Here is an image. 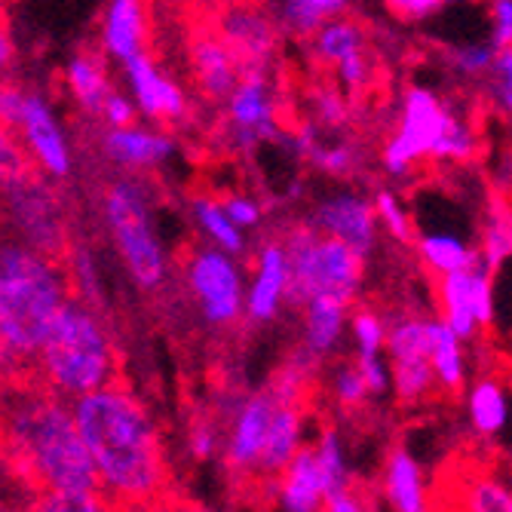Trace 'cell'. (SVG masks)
<instances>
[{
	"label": "cell",
	"instance_id": "obj_49",
	"mask_svg": "<svg viewBox=\"0 0 512 512\" xmlns=\"http://www.w3.org/2000/svg\"><path fill=\"white\" fill-rule=\"evenodd\" d=\"M135 114H138L135 102H129L126 96H120L117 89H111L99 117H105L108 126H129V123H135Z\"/></svg>",
	"mask_w": 512,
	"mask_h": 512
},
{
	"label": "cell",
	"instance_id": "obj_45",
	"mask_svg": "<svg viewBox=\"0 0 512 512\" xmlns=\"http://www.w3.org/2000/svg\"><path fill=\"white\" fill-rule=\"evenodd\" d=\"M384 4L402 22H424L436 13H442L451 0H384Z\"/></svg>",
	"mask_w": 512,
	"mask_h": 512
},
{
	"label": "cell",
	"instance_id": "obj_46",
	"mask_svg": "<svg viewBox=\"0 0 512 512\" xmlns=\"http://www.w3.org/2000/svg\"><path fill=\"white\" fill-rule=\"evenodd\" d=\"M356 368H359V375L368 387V396H381L387 393L390 387V365L381 359V353H368V356H359L356 359Z\"/></svg>",
	"mask_w": 512,
	"mask_h": 512
},
{
	"label": "cell",
	"instance_id": "obj_41",
	"mask_svg": "<svg viewBox=\"0 0 512 512\" xmlns=\"http://www.w3.org/2000/svg\"><path fill=\"white\" fill-rule=\"evenodd\" d=\"M307 160L319 169V172H329L335 178H344L353 172V163H356V151L350 145H335V148H322V145H313Z\"/></svg>",
	"mask_w": 512,
	"mask_h": 512
},
{
	"label": "cell",
	"instance_id": "obj_31",
	"mask_svg": "<svg viewBox=\"0 0 512 512\" xmlns=\"http://www.w3.org/2000/svg\"><path fill=\"white\" fill-rule=\"evenodd\" d=\"M347 0H283V25L295 37H310L329 19L344 16Z\"/></svg>",
	"mask_w": 512,
	"mask_h": 512
},
{
	"label": "cell",
	"instance_id": "obj_33",
	"mask_svg": "<svg viewBox=\"0 0 512 512\" xmlns=\"http://www.w3.org/2000/svg\"><path fill=\"white\" fill-rule=\"evenodd\" d=\"M470 417L482 436H497L506 424V393L497 381H482L470 393Z\"/></svg>",
	"mask_w": 512,
	"mask_h": 512
},
{
	"label": "cell",
	"instance_id": "obj_52",
	"mask_svg": "<svg viewBox=\"0 0 512 512\" xmlns=\"http://www.w3.org/2000/svg\"><path fill=\"white\" fill-rule=\"evenodd\" d=\"M191 451L197 460H209L215 454V430L209 424H197L191 433Z\"/></svg>",
	"mask_w": 512,
	"mask_h": 512
},
{
	"label": "cell",
	"instance_id": "obj_39",
	"mask_svg": "<svg viewBox=\"0 0 512 512\" xmlns=\"http://www.w3.org/2000/svg\"><path fill=\"white\" fill-rule=\"evenodd\" d=\"M350 325H353V338H356V350H359V356L381 353V350H384L387 325H384V319H381L375 310H359V313H353Z\"/></svg>",
	"mask_w": 512,
	"mask_h": 512
},
{
	"label": "cell",
	"instance_id": "obj_35",
	"mask_svg": "<svg viewBox=\"0 0 512 512\" xmlns=\"http://www.w3.org/2000/svg\"><path fill=\"white\" fill-rule=\"evenodd\" d=\"M512 252V227H509V215H506V206L494 209V215L488 218L485 224V234H482V264L497 273L503 267V261L509 258Z\"/></svg>",
	"mask_w": 512,
	"mask_h": 512
},
{
	"label": "cell",
	"instance_id": "obj_48",
	"mask_svg": "<svg viewBox=\"0 0 512 512\" xmlns=\"http://www.w3.org/2000/svg\"><path fill=\"white\" fill-rule=\"evenodd\" d=\"M316 114L325 126H344L350 117V105L341 92L325 89V92H316Z\"/></svg>",
	"mask_w": 512,
	"mask_h": 512
},
{
	"label": "cell",
	"instance_id": "obj_34",
	"mask_svg": "<svg viewBox=\"0 0 512 512\" xmlns=\"http://www.w3.org/2000/svg\"><path fill=\"white\" fill-rule=\"evenodd\" d=\"M390 378L399 402H424L430 393H436V375L430 359H402L390 362Z\"/></svg>",
	"mask_w": 512,
	"mask_h": 512
},
{
	"label": "cell",
	"instance_id": "obj_54",
	"mask_svg": "<svg viewBox=\"0 0 512 512\" xmlns=\"http://www.w3.org/2000/svg\"><path fill=\"white\" fill-rule=\"evenodd\" d=\"M467 4H479V0H467Z\"/></svg>",
	"mask_w": 512,
	"mask_h": 512
},
{
	"label": "cell",
	"instance_id": "obj_6",
	"mask_svg": "<svg viewBox=\"0 0 512 512\" xmlns=\"http://www.w3.org/2000/svg\"><path fill=\"white\" fill-rule=\"evenodd\" d=\"M105 218L114 246L138 289L157 292L166 279V252L154 230L148 194L138 181H114L105 194Z\"/></svg>",
	"mask_w": 512,
	"mask_h": 512
},
{
	"label": "cell",
	"instance_id": "obj_51",
	"mask_svg": "<svg viewBox=\"0 0 512 512\" xmlns=\"http://www.w3.org/2000/svg\"><path fill=\"white\" fill-rule=\"evenodd\" d=\"M16 68V43H13V31L7 16L0 13V80L10 77V71Z\"/></svg>",
	"mask_w": 512,
	"mask_h": 512
},
{
	"label": "cell",
	"instance_id": "obj_32",
	"mask_svg": "<svg viewBox=\"0 0 512 512\" xmlns=\"http://www.w3.org/2000/svg\"><path fill=\"white\" fill-rule=\"evenodd\" d=\"M194 215H197V224L206 230V237H209L218 249H224V252H230V255H240V252L246 249L243 230L224 215V209H221L218 200H212V197H197V200H194Z\"/></svg>",
	"mask_w": 512,
	"mask_h": 512
},
{
	"label": "cell",
	"instance_id": "obj_43",
	"mask_svg": "<svg viewBox=\"0 0 512 512\" xmlns=\"http://www.w3.org/2000/svg\"><path fill=\"white\" fill-rule=\"evenodd\" d=\"M467 509H476V512H509L512 500H509V491L497 482H476L467 488V500H463Z\"/></svg>",
	"mask_w": 512,
	"mask_h": 512
},
{
	"label": "cell",
	"instance_id": "obj_25",
	"mask_svg": "<svg viewBox=\"0 0 512 512\" xmlns=\"http://www.w3.org/2000/svg\"><path fill=\"white\" fill-rule=\"evenodd\" d=\"M439 310H442V322L460 341L476 338L479 322L470 304V267L439 276Z\"/></svg>",
	"mask_w": 512,
	"mask_h": 512
},
{
	"label": "cell",
	"instance_id": "obj_16",
	"mask_svg": "<svg viewBox=\"0 0 512 512\" xmlns=\"http://www.w3.org/2000/svg\"><path fill=\"white\" fill-rule=\"evenodd\" d=\"M102 151L123 169H154L175 154V142L166 132L142 126H111L102 138Z\"/></svg>",
	"mask_w": 512,
	"mask_h": 512
},
{
	"label": "cell",
	"instance_id": "obj_50",
	"mask_svg": "<svg viewBox=\"0 0 512 512\" xmlns=\"http://www.w3.org/2000/svg\"><path fill=\"white\" fill-rule=\"evenodd\" d=\"M491 31L494 46H509L512 40V0H491Z\"/></svg>",
	"mask_w": 512,
	"mask_h": 512
},
{
	"label": "cell",
	"instance_id": "obj_8",
	"mask_svg": "<svg viewBox=\"0 0 512 512\" xmlns=\"http://www.w3.org/2000/svg\"><path fill=\"white\" fill-rule=\"evenodd\" d=\"M448 105L430 89H408L402 102V120L399 129L384 148V166L390 175H408L414 163H421L433 154V145L439 138L442 120Z\"/></svg>",
	"mask_w": 512,
	"mask_h": 512
},
{
	"label": "cell",
	"instance_id": "obj_23",
	"mask_svg": "<svg viewBox=\"0 0 512 512\" xmlns=\"http://www.w3.org/2000/svg\"><path fill=\"white\" fill-rule=\"evenodd\" d=\"M65 83L71 89L74 102L86 111V114H102V105L108 99V92L114 89L111 86V77H108V68H105V59L99 53H77L68 68H65Z\"/></svg>",
	"mask_w": 512,
	"mask_h": 512
},
{
	"label": "cell",
	"instance_id": "obj_17",
	"mask_svg": "<svg viewBox=\"0 0 512 512\" xmlns=\"http://www.w3.org/2000/svg\"><path fill=\"white\" fill-rule=\"evenodd\" d=\"M273 405H276L273 390L258 393L246 399L240 414L234 417V430H230V439H227V463L234 473H255Z\"/></svg>",
	"mask_w": 512,
	"mask_h": 512
},
{
	"label": "cell",
	"instance_id": "obj_14",
	"mask_svg": "<svg viewBox=\"0 0 512 512\" xmlns=\"http://www.w3.org/2000/svg\"><path fill=\"white\" fill-rule=\"evenodd\" d=\"M218 37L224 40L227 50L234 53L240 71L243 68H264V62L276 50V28L270 25V19L264 13H258L252 7L227 10L221 19Z\"/></svg>",
	"mask_w": 512,
	"mask_h": 512
},
{
	"label": "cell",
	"instance_id": "obj_9",
	"mask_svg": "<svg viewBox=\"0 0 512 512\" xmlns=\"http://www.w3.org/2000/svg\"><path fill=\"white\" fill-rule=\"evenodd\" d=\"M191 292L212 325H234L243 313V279L234 255L224 249H197L188 267Z\"/></svg>",
	"mask_w": 512,
	"mask_h": 512
},
{
	"label": "cell",
	"instance_id": "obj_22",
	"mask_svg": "<svg viewBox=\"0 0 512 512\" xmlns=\"http://www.w3.org/2000/svg\"><path fill=\"white\" fill-rule=\"evenodd\" d=\"M304 350L313 359L329 356L347 325V304L335 301V298H310L304 307Z\"/></svg>",
	"mask_w": 512,
	"mask_h": 512
},
{
	"label": "cell",
	"instance_id": "obj_21",
	"mask_svg": "<svg viewBox=\"0 0 512 512\" xmlns=\"http://www.w3.org/2000/svg\"><path fill=\"white\" fill-rule=\"evenodd\" d=\"M145 4L142 0H111L102 22V46L108 56L126 62L145 50Z\"/></svg>",
	"mask_w": 512,
	"mask_h": 512
},
{
	"label": "cell",
	"instance_id": "obj_12",
	"mask_svg": "<svg viewBox=\"0 0 512 512\" xmlns=\"http://www.w3.org/2000/svg\"><path fill=\"white\" fill-rule=\"evenodd\" d=\"M316 230L341 240L362 258L378 246V215L375 203L359 194H338L322 200L310 221Z\"/></svg>",
	"mask_w": 512,
	"mask_h": 512
},
{
	"label": "cell",
	"instance_id": "obj_24",
	"mask_svg": "<svg viewBox=\"0 0 512 512\" xmlns=\"http://www.w3.org/2000/svg\"><path fill=\"white\" fill-rule=\"evenodd\" d=\"M384 494H387L390 506L399 512H424L427 509V488H424L421 463L402 448H396L387 460Z\"/></svg>",
	"mask_w": 512,
	"mask_h": 512
},
{
	"label": "cell",
	"instance_id": "obj_1",
	"mask_svg": "<svg viewBox=\"0 0 512 512\" xmlns=\"http://www.w3.org/2000/svg\"><path fill=\"white\" fill-rule=\"evenodd\" d=\"M0 439L13 467L46 497L34 503L37 509H108L68 399H59L46 387L31 390L28 384L0 396Z\"/></svg>",
	"mask_w": 512,
	"mask_h": 512
},
{
	"label": "cell",
	"instance_id": "obj_26",
	"mask_svg": "<svg viewBox=\"0 0 512 512\" xmlns=\"http://www.w3.org/2000/svg\"><path fill=\"white\" fill-rule=\"evenodd\" d=\"M427 329H430V365L436 375V387L445 393H457L463 381H467L460 338L442 319H427Z\"/></svg>",
	"mask_w": 512,
	"mask_h": 512
},
{
	"label": "cell",
	"instance_id": "obj_29",
	"mask_svg": "<svg viewBox=\"0 0 512 512\" xmlns=\"http://www.w3.org/2000/svg\"><path fill=\"white\" fill-rule=\"evenodd\" d=\"M476 154H479L476 129L470 126V120H463L454 108H448L430 157L448 160V163H470Z\"/></svg>",
	"mask_w": 512,
	"mask_h": 512
},
{
	"label": "cell",
	"instance_id": "obj_3",
	"mask_svg": "<svg viewBox=\"0 0 512 512\" xmlns=\"http://www.w3.org/2000/svg\"><path fill=\"white\" fill-rule=\"evenodd\" d=\"M71 298L68 273L59 258L22 240H0V359L4 375L31 371L40 344Z\"/></svg>",
	"mask_w": 512,
	"mask_h": 512
},
{
	"label": "cell",
	"instance_id": "obj_30",
	"mask_svg": "<svg viewBox=\"0 0 512 512\" xmlns=\"http://www.w3.org/2000/svg\"><path fill=\"white\" fill-rule=\"evenodd\" d=\"M313 457H316V467H319V476H322L325 497L353 485L350 467H347V460H344V448H341V436L332 427L319 433V439L313 445Z\"/></svg>",
	"mask_w": 512,
	"mask_h": 512
},
{
	"label": "cell",
	"instance_id": "obj_7",
	"mask_svg": "<svg viewBox=\"0 0 512 512\" xmlns=\"http://www.w3.org/2000/svg\"><path fill=\"white\" fill-rule=\"evenodd\" d=\"M7 209V221L16 230V240L25 246L50 255V258H65L71 237H68V224L62 212V200L50 178H43L40 169H28L7 181L0 188Z\"/></svg>",
	"mask_w": 512,
	"mask_h": 512
},
{
	"label": "cell",
	"instance_id": "obj_20",
	"mask_svg": "<svg viewBox=\"0 0 512 512\" xmlns=\"http://www.w3.org/2000/svg\"><path fill=\"white\" fill-rule=\"evenodd\" d=\"M276 497L279 506L289 512H313L322 509V476L316 467L313 448H298L295 457L283 467V473L276 476Z\"/></svg>",
	"mask_w": 512,
	"mask_h": 512
},
{
	"label": "cell",
	"instance_id": "obj_27",
	"mask_svg": "<svg viewBox=\"0 0 512 512\" xmlns=\"http://www.w3.org/2000/svg\"><path fill=\"white\" fill-rule=\"evenodd\" d=\"M310 50H313V59L322 62V65H332L341 62L347 53L359 50V46H365V34L356 22L338 16V19H329L322 28H316L310 34Z\"/></svg>",
	"mask_w": 512,
	"mask_h": 512
},
{
	"label": "cell",
	"instance_id": "obj_28",
	"mask_svg": "<svg viewBox=\"0 0 512 512\" xmlns=\"http://www.w3.org/2000/svg\"><path fill=\"white\" fill-rule=\"evenodd\" d=\"M417 255L421 261L433 270V273H451V270H463L473 261H479V252L473 246H467L454 234H430L417 240Z\"/></svg>",
	"mask_w": 512,
	"mask_h": 512
},
{
	"label": "cell",
	"instance_id": "obj_2",
	"mask_svg": "<svg viewBox=\"0 0 512 512\" xmlns=\"http://www.w3.org/2000/svg\"><path fill=\"white\" fill-rule=\"evenodd\" d=\"M71 414L108 506H154L166 491V457L148 408L114 381L71 399Z\"/></svg>",
	"mask_w": 512,
	"mask_h": 512
},
{
	"label": "cell",
	"instance_id": "obj_15",
	"mask_svg": "<svg viewBox=\"0 0 512 512\" xmlns=\"http://www.w3.org/2000/svg\"><path fill=\"white\" fill-rule=\"evenodd\" d=\"M301 436H304V414L298 408V399L276 396V405L267 421V433H264V445H261L258 463H255V473L276 479L283 473L286 463L295 457V451L301 448Z\"/></svg>",
	"mask_w": 512,
	"mask_h": 512
},
{
	"label": "cell",
	"instance_id": "obj_5",
	"mask_svg": "<svg viewBox=\"0 0 512 512\" xmlns=\"http://www.w3.org/2000/svg\"><path fill=\"white\" fill-rule=\"evenodd\" d=\"M286 252V292L283 304L304 307L310 298H335L353 304L362 289L365 258L341 240L322 234L313 224H295L279 240Z\"/></svg>",
	"mask_w": 512,
	"mask_h": 512
},
{
	"label": "cell",
	"instance_id": "obj_53",
	"mask_svg": "<svg viewBox=\"0 0 512 512\" xmlns=\"http://www.w3.org/2000/svg\"><path fill=\"white\" fill-rule=\"evenodd\" d=\"M4 378H7L4 375V359H0V387H4Z\"/></svg>",
	"mask_w": 512,
	"mask_h": 512
},
{
	"label": "cell",
	"instance_id": "obj_10",
	"mask_svg": "<svg viewBox=\"0 0 512 512\" xmlns=\"http://www.w3.org/2000/svg\"><path fill=\"white\" fill-rule=\"evenodd\" d=\"M16 135L25 148V154L31 157L34 169H40L46 178L62 181L71 175V148L68 138L40 92L25 89V102H22V114L16 123Z\"/></svg>",
	"mask_w": 512,
	"mask_h": 512
},
{
	"label": "cell",
	"instance_id": "obj_36",
	"mask_svg": "<svg viewBox=\"0 0 512 512\" xmlns=\"http://www.w3.org/2000/svg\"><path fill=\"white\" fill-rule=\"evenodd\" d=\"M485 77H488V92H491L494 108L503 117H509V108H512V50L509 46H500Z\"/></svg>",
	"mask_w": 512,
	"mask_h": 512
},
{
	"label": "cell",
	"instance_id": "obj_11",
	"mask_svg": "<svg viewBox=\"0 0 512 512\" xmlns=\"http://www.w3.org/2000/svg\"><path fill=\"white\" fill-rule=\"evenodd\" d=\"M224 102L237 148L252 151L264 138H276V99L264 68H243Z\"/></svg>",
	"mask_w": 512,
	"mask_h": 512
},
{
	"label": "cell",
	"instance_id": "obj_40",
	"mask_svg": "<svg viewBox=\"0 0 512 512\" xmlns=\"http://www.w3.org/2000/svg\"><path fill=\"white\" fill-rule=\"evenodd\" d=\"M497 50H500V46H494V43H470V46H460V50H454L451 62L463 77H485V71L491 68Z\"/></svg>",
	"mask_w": 512,
	"mask_h": 512
},
{
	"label": "cell",
	"instance_id": "obj_19",
	"mask_svg": "<svg viewBox=\"0 0 512 512\" xmlns=\"http://www.w3.org/2000/svg\"><path fill=\"white\" fill-rule=\"evenodd\" d=\"M283 292H286V252L279 240H267L261 243V252H258L255 283L249 295L243 298L249 319L270 322L279 313V307H283Z\"/></svg>",
	"mask_w": 512,
	"mask_h": 512
},
{
	"label": "cell",
	"instance_id": "obj_13",
	"mask_svg": "<svg viewBox=\"0 0 512 512\" xmlns=\"http://www.w3.org/2000/svg\"><path fill=\"white\" fill-rule=\"evenodd\" d=\"M123 68H126V80L132 86L135 108L142 111L145 117L169 120V123L184 117V111H188V102H184L181 86H175L145 50L135 53L132 59H126Z\"/></svg>",
	"mask_w": 512,
	"mask_h": 512
},
{
	"label": "cell",
	"instance_id": "obj_44",
	"mask_svg": "<svg viewBox=\"0 0 512 512\" xmlns=\"http://www.w3.org/2000/svg\"><path fill=\"white\" fill-rule=\"evenodd\" d=\"M335 396L344 408H356L368 399V387L359 375L356 365H341L335 375Z\"/></svg>",
	"mask_w": 512,
	"mask_h": 512
},
{
	"label": "cell",
	"instance_id": "obj_42",
	"mask_svg": "<svg viewBox=\"0 0 512 512\" xmlns=\"http://www.w3.org/2000/svg\"><path fill=\"white\" fill-rule=\"evenodd\" d=\"M335 71H338V83L344 92H362L368 86V77H371V65H368V56H365V46L359 50L347 53L341 62H335Z\"/></svg>",
	"mask_w": 512,
	"mask_h": 512
},
{
	"label": "cell",
	"instance_id": "obj_47",
	"mask_svg": "<svg viewBox=\"0 0 512 512\" xmlns=\"http://www.w3.org/2000/svg\"><path fill=\"white\" fill-rule=\"evenodd\" d=\"M218 203H221L224 215H227L230 221H234L240 230H252V227H258V221H261V209H258V203H255V200H249V197H243V194H227V197H221Z\"/></svg>",
	"mask_w": 512,
	"mask_h": 512
},
{
	"label": "cell",
	"instance_id": "obj_38",
	"mask_svg": "<svg viewBox=\"0 0 512 512\" xmlns=\"http://www.w3.org/2000/svg\"><path fill=\"white\" fill-rule=\"evenodd\" d=\"M375 203V215H378V224H384L390 230V237L399 240V243H411L414 240V227H411V218L408 212L402 209V203L390 194V191H378V197L371 200Z\"/></svg>",
	"mask_w": 512,
	"mask_h": 512
},
{
	"label": "cell",
	"instance_id": "obj_18",
	"mask_svg": "<svg viewBox=\"0 0 512 512\" xmlns=\"http://www.w3.org/2000/svg\"><path fill=\"white\" fill-rule=\"evenodd\" d=\"M191 68L200 92L212 102H224L240 77V65L218 34H197L191 43Z\"/></svg>",
	"mask_w": 512,
	"mask_h": 512
},
{
	"label": "cell",
	"instance_id": "obj_37",
	"mask_svg": "<svg viewBox=\"0 0 512 512\" xmlns=\"http://www.w3.org/2000/svg\"><path fill=\"white\" fill-rule=\"evenodd\" d=\"M34 169L31 157L25 154L22 142H19V135L0 120V188H4L7 181H13L16 175Z\"/></svg>",
	"mask_w": 512,
	"mask_h": 512
},
{
	"label": "cell",
	"instance_id": "obj_4",
	"mask_svg": "<svg viewBox=\"0 0 512 512\" xmlns=\"http://www.w3.org/2000/svg\"><path fill=\"white\" fill-rule=\"evenodd\" d=\"M34 375L59 399H77L117 381V347L99 310L68 298L46 332Z\"/></svg>",
	"mask_w": 512,
	"mask_h": 512
}]
</instances>
